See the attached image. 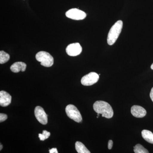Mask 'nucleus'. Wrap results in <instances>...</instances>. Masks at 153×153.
<instances>
[{
  "label": "nucleus",
  "instance_id": "obj_6",
  "mask_svg": "<svg viewBox=\"0 0 153 153\" xmlns=\"http://www.w3.org/2000/svg\"><path fill=\"white\" fill-rule=\"evenodd\" d=\"M66 16L74 20H81L85 19L86 14L85 12L78 9H70L66 13Z\"/></svg>",
  "mask_w": 153,
  "mask_h": 153
},
{
  "label": "nucleus",
  "instance_id": "obj_11",
  "mask_svg": "<svg viewBox=\"0 0 153 153\" xmlns=\"http://www.w3.org/2000/svg\"><path fill=\"white\" fill-rule=\"evenodd\" d=\"M27 68L26 63L22 62H17L14 63L10 67L11 71L14 73H18L20 71H25Z\"/></svg>",
  "mask_w": 153,
  "mask_h": 153
},
{
  "label": "nucleus",
  "instance_id": "obj_12",
  "mask_svg": "<svg viewBox=\"0 0 153 153\" xmlns=\"http://www.w3.org/2000/svg\"><path fill=\"white\" fill-rule=\"evenodd\" d=\"M142 136L144 139L148 143L153 144V134L147 130H143L142 131Z\"/></svg>",
  "mask_w": 153,
  "mask_h": 153
},
{
  "label": "nucleus",
  "instance_id": "obj_4",
  "mask_svg": "<svg viewBox=\"0 0 153 153\" xmlns=\"http://www.w3.org/2000/svg\"><path fill=\"white\" fill-rule=\"evenodd\" d=\"M66 112L68 117L77 123L82 121V117L79 111L73 105H68L66 107Z\"/></svg>",
  "mask_w": 153,
  "mask_h": 153
},
{
  "label": "nucleus",
  "instance_id": "obj_5",
  "mask_svg": "<svg viewBox=\"0 0 153 153\" xmlns=\"http://www.w3.org/2000/svg\"><path fill=\"white\" fill-rule=\"evenodd\" d=\"M99 79V75L94 72H91L82 77L81 82L82 85L89 86L95 84Z\"/></svg>",
  "mask_w": 153,
  "mask_h": 153
},
{
  "label": "nucleus",
  "instance_id": "obj_2",
  "mask_svg": "<svg viewBox=\"0 0 153 153\" xmlns=\"http://www.w3.org/2000/svg\"><path fill=\"white\" fill-rule=\"evenodd\" d=\"M123 22L121 20L116 22L110 30L107 37V43L109 45H113L121 33Z\"/></svg>",
  "mask_w": 153,
  "mask_h": 153
},
{
  "label": "nucleus",
  "instance_id": "obj_14",
  "mask_svg": "<svg viewBox=\"0 0 153 153\" xmlns=\"http://www.w3.org/2000/svg\"><path fill=\"white\" fill-rule=\"evenodd\" d=\"M10 56L8 53L4 51L0 52V63L4 64L7 63L10 60Z\"/></svg>",
  "mask_w": 153,
  "mask_h": 153
},
{
  "label": "nucleus",
  "instance_id": "obj_16",
  "mask_svg": "<svg viewBox=\"0 0 153 153\" xmlns=\"http://www.w3.org/2000/svg\"><path fill=\"white\" fill-rule=\"evenodd\" d=\"M50 136V133L47 131H43V133L39 134V137L41 141H44L47 139Z\"/></svg>",
  "mask_w": 153,
  "mask_h": 153
},
{
  "label": "nucleus",
  "instance_id": "obj_9",
  "mask_svg": "<svg viewBox=\"0 0 153 153\" xmlns=\"http://www.w3.org/2000/svg\"><path fill=\"white\" fill-rule=\"evenodd\" d=\"M131 112L133 116L137 118L143 117L146 114V110L142 107L137 105H133L132 107Z\"/></svg>",
  "mask_w": 153,
  "mask_h": 153
},
{
  "label": "nucleus",
  "instance_id": "obj_20",
  "mask_svg": "<svg viewBox=\"0 0 153 153\" xmlns=\"http://www.w3.org/2000/svg\"><path fill=\"white\" fill-rule=\"evenodd\" d=\"M150 96L151 100L153 102V87L151 90L150 94Z\"/></svg>",
  "mask_w": 153,
  "mask_h": 153
},
{
  "label": "nucleus",
  "instance_id": "obj_10",
  "mask_svg": "<svg viewBox=\"0 0 153 153\" xmlns=\"http://www.w3.org/2000/svg\"><path fill=\"white\" fill-rule=\"evenodd\" d=\"M12 97L6 91H0V105L2 107L7 106L10 104Z\"/></svg>",
  "mask_w": 153,
  "mask_h": 153
},
{
  "label": "nucleus",
  "instance_id": "obj_8",
  "mask_svg": "<svg viewBox=\"0 0 153 153\" xmlns=\"http://www.w3.org/2000/svg\"><path fill=\"white\" fill-rule=\"evenodd\" d=\"M35 114L36 119L39 123L43 125L47 124L48 122L47 115L41 107H36L35 109Z\"/></svg>",
  "mask_w": 153,
  "mask_h": 153
},
{
  "label": "nucleus",
  "instance_id": "obj_15",
  "mask_svg": "<svg viewBox=\"0 0 153 153\" xmlns=\"http://www.w3.org/2000/svg\"><path fill=\"white\" fill-rule=\"evenodd\" d=\"M134 151L135 153H148L149 151L141 145L138 144L134 147Z\"/></svg>",
  "mask_w": 153,
  "mask_h": 153
},
{
  "label": "nucleus",
  "instance_id": "obj_1",
  "mask_svg": "<svg viewBox=\"0 0 153 153\" xmlns=\"http://www.w3.org/2000/svg\"><path fill=\"white\" fill-rule=\"evenodd\" d=\"M94 111L102 114V117L111 118L113 116L114 111L110 105L105 101H97L93 105Z\"/></svg>",
  "mask_w": 153,
  "mask_h": 153
},
{
  "label": "nucleus",
  "instance_id": "obj_18",
  "mask_svg": "<svg viewBox=\"0 0 153 153\" xmlns=\"http://www.w3.org/2000/svg\"><path fill=\"white\" fill-rule=\"evenodd\" d=\"M113 144V143L112 140H109L108 142V149H112Z\"/></svg>",
  "mask_w": 153,
  "mask_h": 153
},
{
  "label": "nucleus",
  "instance_id": "obj_21",
  "mask_svg": "<svg viewBox=\"0 0 153 153\" xmlns=\"http://www.w3.org/2000/svg\"><path fill=\"white\" fill-rule=\"evenodd\" d=\"M0 146H1V148H0V150H2V148H3V146H2V145L1 144V145H0Z\"/></svg>",
  "mask_w": 153,
  "mask_h": 153
},
{
  "label": "nucleus",
  "instance_id": "obj_13",
  "mask_svg": "<svg viewBox=\"0 0 153 153\" xmlns=\"http://www.w3.org/2000/svg\"><path fill=\"white\" fill-rule=\"evenodd\" d=\"M75 149L78 153H90V152L86 148L85 145L80 142L75 143Z\"/></svg>",
  "mask_w": 153,
  "mask_h": 153
},
{
  "label": "nucleus",
  "instance_id": "obj_19",
  "mask_svg": "<svg viewBox=\"0 0 153 153\" xmlns=\"http://www.w3.org/2000/svg\"><path fill=\"white\" fill-rule=\"evenodd\" d=\"M49 153H57V149L56 148H53V149H51L49 150Z\"/></svg>",
  "mask_w": 153,
  "mask_h": 153
},
{
  "label": "nucleus",
  "instance_id": "obj_3",
  "mask_svg": "<svg viewBox=\"0 0 153 153\" xmlns=\"http://www.w3.org/2000/svg\"><path fill=\"white\" fill-rule=\"evenodd\" d=\"M36 60L41 62L42 66L49 67L54 64V58L48 52L41 51L37 53L36 56Z\"/></svg>",
  "mask_w": 153,
  "mask_h": 153
},
{
  "label": "nucleus",
  "instance_id": "obj_7",
  "mask_svg": "<svg viewBox=\"0 0 153 153\" xmlns=\"http://www.w3.org/2000/svg\"><path fill=\"white\" fill-rule=\"evenodd\" d=\"M82 51V47L78 43L69 44L66 48V53L70 56H77L81 53Z\"/></svg>",
  "mask_w": 153,
  "mask_h": 153
},
{
  "label": "nucleus",
  "instance_id": "obj_22",
  "mask_svg": "<svg viewBox=\"0 0 153 153\" xmlns=\"http://www.w3.org/2000/svg\"><path fill=\"white\" fill-rule=\"evenodd\" d=\"M151 68L152 69V70H153V64H152V66H151Z\"/></svg>",
  "mask_w": 153,
  "mask_h": 153
},
{
  "label": "nucleus",
  "instance_id": "obj_17",
  "mask_svg": "<svg viewBox=\"0 0 153 153\" xmlns=\"http://www.w3.org/2000/svg\"><path fill=\"white\" fill-rule=\"evenodd\" d=\"M7 119V116L4 114H0V122L1 123Z\"/></svg>",
  "mask_w": 153,
  "mask_h": 153
}]
</instances>
